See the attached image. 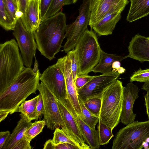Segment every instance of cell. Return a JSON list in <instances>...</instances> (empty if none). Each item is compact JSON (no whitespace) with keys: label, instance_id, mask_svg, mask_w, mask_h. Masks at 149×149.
Wrapping results in <instances>:
<instances>
[{"label":"cell","instance_id":"cell-1","mask_svg":"<svg viewBox=\"0 0 149 149\" xmlns=\"http://www.w3.org/2000/svg\"><path fill=\"white\" fill-rule=\"evenodd\" d=\"M66 26L65 15L61 11L42 20L33 32L38 49L49 61L60 51Z\"/></svg>","mask_w":149,"mask_h":149},{"label":"cell","instance_id":"cell-2","mask_svg":"<svg viewBox=\"0 0 149 149\" xmlns=\"http://www.w3.org/2000/svg\"><path fill=\"white\" fill-rule=\"evenodd\" d=\"M41 74L34 73L31 68L25 67L13 82L0 94V111L12 114L18 111L20 105L30 95L36 93Z\"/></svg>","mask_w":149,"mask_h":149},{"label":"cell","instance_id":"cell-3","mask_svg":"<svg viewBox=\"0 0 149 149\" xmlns=\"http://www.w3.org/2000/svg\"><path fill=\"white\" fill-rule=\"evenodd\" d=\"M17 43L14 39L0 45V94L23 71L25 68Z\"/></svg>","mask_w":149,"mask_h":149},{"label":"cell","instance_id":"cell-4","mask_svg":"<svg viewBox=\"0 0 149 149\" xmlns=\"http://www.w3.org/2000/svg\"><path fill=\"white\" fill-rule=\"evenodd\" d=\"M124 87L117 79L105 89L101 98L99 120L112 130L120 121Z\"/></svg>","mask_w":149,"mask_h":149},{"label":"cell","instance_id":"cell-5","mask_svg":"<svg viewBox=\"0 0 149 149\" xmlns=\"http://www.w3.org/2000/svg\"><path fill=\"white\" fill-rule=\"evenodd\" d=\"M74 49L78 63V75L88 74L98 64L101 56L102 49L96 34L87 29Z\"/></svg>","mask_w":149,"mask_h":149},{"label":"cell","instance_id":"cell-6","mask_svg":"<svg viewBox=\"0 0 149 149\" xmlns=\"http://www.w3.org/2000/svg\"><path fill=\"white\" fill-rule=\"evenodd\" d=\"M149 139V120L134 121L117 133L112 149H141Z\"/></svg>","mask_w":149,"mask_h":149},{"label":"cell","instance_id":"cell-7","mask_svg":"<svg viewBox=\"0 0 149 149\" xmlns=\"http://www.w3.org/2000/svg\"><path fill=\"white\" fill-rule=\"evenodd\" d=\"M93 0H83L79 15L72 23L67 25L65 34L66 41L61 51L67 53L74 49L76 44L87 29Z\"/></svg>","mask_w":149,"mask_h":149},{"label":"cell","instance_id":"cell-8","mask_svg":"<svg viewBox=\"0 0 149 149\" xmlns=\"http://www.w3.org/2000/svg\"><path fill=\"white\" fill-rule=\"evenodd\" d=\"M42 97L44 109L43 114L45 125L52 130L57 128L65 129L64 124L61 116L56 97L42 82L37 88Z\"/></svg>","mask_w":149,"mask_h":149},{"label":"cell","instance_id":"cell-9","mask_svg":"<svg viewBox=\"0 0 149 149\" xmlns=\"http://www.w3.org/2000/svg\"><path fill=\"white\" fill-rule=\"evenodd\" d=\"M40 80L64 105L70 103L63 74L56 63L49 66L44 71Z\"/></svg>","mask_w":149,"mask_h":149},{"label":"cell","instance_id":"cell-10","mask_svg":"<svg viewBox=\"0 0 149 149\" xmlns=\"http://www.w3.org/2000/svg\"><path fill=\"white\" fill-rule=\"evenodd\" d=\"M13 34L17 40L24 65L26 67L31 68L37 48L33 32L27 31L21 18H19L17 21Z\"/></svg>","mask_w":149,"mask_h":149},{"label":"cell","instance_id":"cell-11","mask_svg":"<svg viewBox=\"0 0 149 149\" xmlns=\"http://www.w3.org/2000/svg\"><path fill=\"white\" fill-rule=\"evenodd\" d=\"M120 74L112 70L106 73L94 76L84 86L77 90L78 97L83 102L90 98L101 99L105 89L117 79Z\"/></svg>","mask_w":149,"mask_h":149},{"label":"cell","instance_id":"cell-12","mask_svg":"<svg viewBox=\"0 0 149 149\" xmlns=\"http://www.w3.org/2000/svg\"><path fill=\"white\" fill-rule=\"evenodd\" d=\"M128 3V0H93L88 25L92 29L94 25L107 14L122 12Z\"/></svg>","mask_w":149,"mask_h":149},{"label":"cell","instance_id":"cell-13","mask_svg":"<svg viewBox=\"0 0 149 149\" xmlns=\"http://www.w3.org/2000/svg\"><path fill=\"white\" fill-rule=\"evenodd\" d=\"M56 98L65 126L63 131L78 141L83 149H90L89 146L86 143L82 135L78 115Z\"/></svg>","mask_w":149,"mask_h":149},{"label":"cell","instance_id":"cell-14","mask_svg":"<svg viewBox=\"0 0 149 149\" xmlns=\"http://www.w3.org/2000/svg\"><path fill=\"white\" fill-rule=\"evenodd\" d=\"M139 91L137 86L132 82L128 83L124 87L120 120L121 123L125 125L134 121L136 114L133 112V107L135 100L139 97Z\"/></svg>","mask_w":149,"mask_h":149},{"label":"cell","instance_id":"cell-15","mask_svg":"<svg viewBox=\"0 0 149 149\" xmlns=\"http://www.w3.org/2000/svg\"><path fill=\"white\" fill-rule=\"evenodd\" d=\"M128 49L129 57L141 62L149 61V42L147 37L136 34L130 42Z\"/></svg>","mask_w":149,"mask_h":149},{"label":"cell","instance_id":"cell-16","mask_svg":"<svg viewBox=\"0 0 149 149\" xmlns=\"http://www.w3.org/2000/svg\"><path fill=\"white\" fill-rule=\"evenodd\" d=\"M21 18L27 31L29 32L36 31L41 22L40 0H30L24 14Z\"/></svg>","mask_w":149,"mask_h":149},{"label":"cell","instance_id":"cell-17","mask_svg":"<svg viewBox=\"0 0 149 149\" xmlns=\"http://www.w3.org/2000/svg\"><path fill=\"white\" fill-rule=\"evenodd\" d=\"M121 13L116 12L107 14L94 25L92 29L100 36L111 34L117 23L121 18Z\"/></svg>","mask_w":149,"mask_h":149},{"label":"cell","instance_id":"cell-18","mask_svg":"<svg viewBox=\"0 0 149 149\" xmlns=\"http://www.w3.org/2000/svg\"><path fill=\"white\" fill-rule=\"evenodd\" d=\"M65 78L68 99L76 113L80 118L82 117L77 89L75 84L72 72L67 70L63 72Z\"/></svg>","mask_w":149,"mask_h":149},{"label":"cell","instance_id":"cell-19","mask_svg":"<svg viewBox=\"0 0 149 149\" xmlns=\"http://www.w3.org/2000/svg\"><path fill=\"white\" fill-rule=\"evenodd\" d=\"M21 118L10 134L2 149H12L13 146L24 136V133L32 123L20 114Z\"/></svg>","mask_w":149,"mask_h":149},{"label":"cell","instance_id":"cell-20","mask_svg":"<svg viewBox=\"0 0 149 149\" xmlns=\"http://www.w3.org/2000/svg\"><path fill=\"white\" fill-rule=\"evenodd\" d=\"M131 5L127 20L135 21L149 14V0H130Z\"/></svg>","mask_w":149,"mask_h":149},{"label":"cell","instance_id":"cell-21","mask_svg":"<svg viewBox=\"0 0 149 149\" xmlns=\"http://www.w3.org/2000/svg\"><path fill=\"white\" fill-rule=\"evenodd\" d=\"M128 57V55L125 56H121L108 54L102 49L99 63L94 68L92 71L95 73L100 72L102 74L109 72L112 70V64L114 62L116 61L121 62L123 59Z\"/></svg>","mask_w":149,"mask_h":149},{"label":"cell","instance_id":"cell-22","mask_svg":"<svg viewBox=\"0 0 149 149\" xmlns=\"http://www.w3.org/2000/svg\"><path fill=\"white\" fill-rule=\"evenodd\" d=\"M78 117L80 129L86 143L90 149H99L100 145L97 130L91 128L79 117Z\"/></svg>","mask_w":149,"mask_h":149},{"label":"cell","instance_id":"cell-23","mask_svg":"<svg viewBox=\"0 0 149 149\" xmlns=\"http://www.w3.org/2000/svg\"><path fill=\"white\" fill-rule=\"evenodd\" d=\"M38 95L33 98L24 101L19 106L18 111L29 121L36 119V109Z\"/></svg>","mask_w":149,"mask_h":149},{"label":"cell","instance_id":"cell-24","mask_svg":"<svg viewBox=\"0 0 149 149\" xmlns=\"http://www.w3.org/2000/svg\"><path fill=\"white\" fill-rule=\"evenodd\" d=\"M52 141V143L55 144L68 143L74 145L78 148V149H83L82 146L78 141L59 128L55 129Z\"/></svg>","mask_w":149,"mask_h":149},{"label":"cell","instance_id":"cell-25","mask_svg":"<svg viewBox=\"0 0 149 149\" xmlns=\"http://www.w3.org/2000/svg\"><path fill=\"white\" fill-rule=\"evenodd\" d=\"M100 145L107 144L111 139L114 136L112 130L109 127L101 122L100 120L97 126Z\"/></svg>","mask_w":149,"mask_h":149},{"label":"cell","instance_id":"cell-26","mask_svg":"<svg viewBox=\"0 0 149 149\" xmlns=\"http://www.w3.org/2000/svg\"><path fill=\"white\" fill-rule=\"evenodd\" d=\"M78 98L82 115L81 118L90 127L95 129L96 125L99 122V117L89 111L84 106L83 101Z\"/></svg>","mask_w":149,"mask_h":149},{"label":"cell","instance_id":"cell-27","mask_svg":"<svg viewBox=\"0 0 149 149\" xmlns=\"http://www.w3.org/2000/svg\"><path fill=\"white\" fill-rule=\"evenodd\" d=\"M5 8L13 23L15 26L18 18L16 14L19 11L17 0H3Z\"/></svg>","mask_w":149,"mask_h":149},{"label":"cell","instance_id":"cell-28","mask_svg":"<svg viewBox=\"0 0 149 149\" xmlns=\"http://www.w3.org/2000/svg\"><path fill=\"white\" fill-rule=\"evenodd\" d=\"M45 125V121L41 120L36 121L27 129L24 133V135L30 141L39 134L42 132Z\"/></svg>","mask_w":149,"mask_h":149},{"label":"cell","instance_id":"cell-29","mask_svg":"<svg viewBox=\"0 0 149 149\" xmlns=\"http://www.w3.org/2000/svg\"><path fill=\"white\" fill-rule=\"evenodd\" d=\"M0 25L7 31H13L15 26L8 14L3 0H0Z\"/></svg>","mask_w":149,"mask_h":149},{"label":"cell","instance_id":"cell-30","mask_svg":"<svg viewBox=\"0 0 149 149\" xmlns=\"http://www.w3.org/2000/svg\"><path fill=\"white\" fill-rule=\"evenodd\" d=\"M72 3L71 0H53L47 11L44 19L59 12L63 6L70 5Z\"/></svg>","mask_w":149,"mask_h":149},{"label":"cell","instance_id":"cell-31","mask_svg":"<svg viewBox=\"0 0 149 149\" xmlns=\"http://www.w3.org/2000/svg\"><path fill=\"white\" fill-rule=\"evenodd\" d=\"M86 108L91 113L99 117L101 106V100L98 98L88 99L83 102Z\"/></svg>","mask_w":149,"mask_h":149},{"label":"cell","instance_id":"cell-32","mask_svg":"<svg viewBox=\"0 0 149 149\" xmlns=\"http://www.w3.org/2000/svg\"><path fill=\"white\" fill-rule=\"evenodd\" d=\"M149 81V69L144 70L140 68L135 72L131 77L130 82L137 81L141 82H146Z\"/></svg>","mask_w":149,"mask_h":149},{"label":"cell","instance_id":"cell-33","mask_svg":"<svg viewBox=\"0 0 149 149\" xmlns=\"http://www.w3.org/2000/svg\"><path fill=\"white\" fill-rule=\"evenodd\" d=\"M67 55L71 61V67L72 74L74 81L78 75V63L74 49L68 52Z\"/></svg>","mask_w":149,"mask_h":149},{"label":"cell","instance_id":"cell-34","mask_svg":"<svg viewBox=\"0 0 149 149\" xmlns=\"http://www.w3.org/2000/svg\"><path fill=\"white\" fill-rule=\"evenodd\" d=\"M43 149H78L74 145L68 143H63L55 144L51 139L47 140L44 144Z\"/></svg>","mask_w":149,"mask_h":149},{"label":"cell","instance_id":"cell-35","mask_svg":"<svg viewBox=\"0 0 149 149\" xmlns=\"http://www.w3.org/2000/svg\"><path fill=\"white\" fill-rule=\"evenodd\" d=\"M94 76L87 75H78L74 81L77 89L81 88L92 79Z\"/></svg>","mask_w":149,"mask_h":149},{"label":"cell","instance_id":"cell-36","mask_svg":"<svg viewBox=\"0 0 149 149\" xmlns=\"http://www.w3.org/2000/svg\"><path fill=\"white\" fill-rule=\"evenodd\" d=\"M30 141L24 135L13 148L12 149H31Z\"/></svg>","mask_w":149,"mask_h":149},{"label":"cell","instance_id":"cell-37","mask_svg":"<svg viewBox=\"0 0 149 149\" xmlns=\"http://www.w3.org/2000/svg\"><path fill=\"white\" fill-rule=\"evenodd\" d=\"M52 0H40V19L41 22L44 19L47 11Z\"/></svg>","mask_w":149,"mask_h":149},{"label":"cell","instance_id":"cell-38","mask_svg":"<svg viewBox=\"0 0 149 149\" xmlns=\"http://www.w3.org/2000/svg\"><path fill=\"white\" fill-rule=\"evenodd\" d=\"M44 109L43 99L40 94L38 95L36 109V119L38 120L40 116L43 114Z\"/></svg>","mask_w":149,"mask_h":149},{"label":"cell","instance_id":"cell-39","mask_svg":"<svg viewBox=\"0 0 149 149\" xmlns=\"http://www.w3.org/2000/svg\"><path fill=\"white\" fill-rule=\"evenodd\" d=\"M10 134L8 131L0 132V149H2Z\"/></svg>","mask_w":149,"mask_h":149},{"label":"cell","instance_id":"cell-40","mask_svg":"<svg viewBox=\"0 0 149 149\" xmlns=\"http://www.w3.org/2000/svg\"><path fill=\"white\" fill-rule=\"evenodd\" d=\"M146 107V112L148 120H149V91H147L146 94L144 96Z\"/></svg>","mask_w":149,"mask_h":149},{"label":"cell","instance_id":"cell-41","mask_svg":"<svg viewBox=\"0 0 149 149\" xmlns=\"http://www.w3.org/2000/svg\"><path fill=\"white\" fill-rule=\"evenodd\" d=\"M10 112L7 111H0V122L4 120Z\"/></svg>","mask_w":149,"mask_h":149},{"label":"cell","instance_id":"cell-42","mask_svg":"<svg viewBox=\"0 0 149 149\" xmlns=\"http://www.w3.org/2000/svg\"><path fill=\"white\" fill-rule=\"evenodd\" d=\"M121 66L120 62L118 61H116L113 62L112 64V70L117 72V70Z\"/></svg>","mask_w":149,"mask_h":149},{"label":"cell","instance_id":"cell-43","mask_svg":"<svg viewBox=\"0 0 149 149\" xmlns=\"http://www.w3.org/2000/svg\"><path fill=\"white\" fill-rule=\"evenodd\" d=\"M142 89L146 92L149 91V81L144 83L142 86Z\"/></svg>","mask_w":149,"mask_h":149},{"label":"cell","instance_id":"cell-44","mask_svg":"<svg viewBox=\"0 0 149 149\" xmlns=\"http://www.w3.org/2000/svg\"><path fill=\"white\" fill-rule=\"evenodd\" d=\"M35 58V59L34 62V67L33 69H32V70L34 73H36L38 70V64L37 60H36V58Z\"/></svg>","mask_w":149,"mask_h":149},{"label":"cell","instance_id":"cell-45","mask_svg":"<svg viewBox=\"0 0 149 149\" xmlns=\"http://www.w3.org/2000/svg\"><path fill=\"white\" fill-rule=\"evenodd\" d=\"M126 69L123 67H120L117 70V71L120 74H122L125 72Z\"/></svg>","mask_w":149,"mask_h":149},{"label":"cell","instance_id":"cell-46","mask_svg":"<svg viewBox=\"0 0 149 149\" xmlns=\"http://www.w3.org/2000/svg\"><path fill=\"white\" fill-rule=\"evenodd\" d=\"M78 0H72V2L73 3H76Z\"/></svg>","mask_w":149,"mask_h":149},{"label":"cell","instance_id":"cell-47","mask_svg":"<svg viewBox=\"0 0 149 149\" xmlns=\"http://www.w3.org/2000/svg\"><path fill=\"white\" fill-rule=\"evenodd\" d=\"M147 39L148 40V42H149V37H147Z\"/></svg>","mask_w":149,"mask_h":149},{"label":"cell","instance_id":"cell-48","mask_svg":"<svg viewBox=\"0 0 149 149\" xmlns=\"http://www.w3.org/2000/svg\"><path fill=\"white\" fill-rule=\"evenodd\" d=\"M148 149H149V147H148Z\"/></svg>","mask_w":149,"mask_h":149}]
</instances>
